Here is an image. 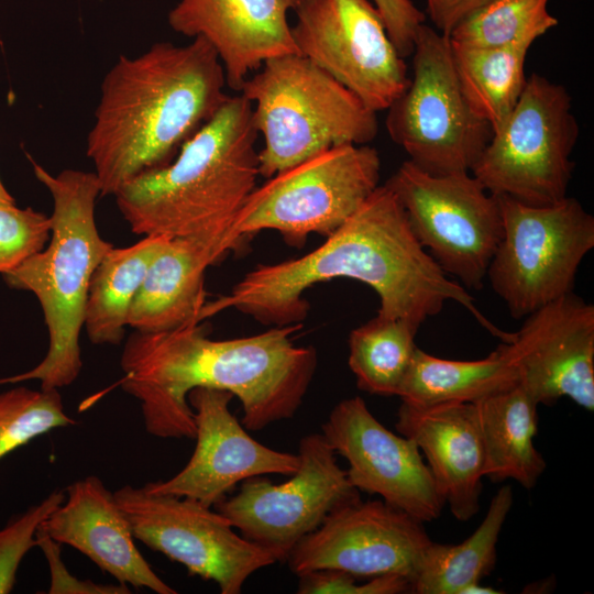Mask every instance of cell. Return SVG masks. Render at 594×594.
Segmentation results:
<instances>
[{"instance_id": "6da1fadb", "label": "cell", "mask_w": 594, "mask_h": 594, "mask_svg": "<svg viewBox=\"0 0 594 594\" xmlns=\"http://www.w3.org/2000/svg\"><path fill=\"white\" fill-rule=\"evenodd\" d=\"M340 277L370 286L380 298L377 315L418 329L449 300L460 304L481 326L488 322L465 287L449 279L417 240L386 185L378 186L320 246L297 258L257 265L230 294L206 302L200 319L233 308L264 324L300 323L309 310L302 294Z\"/></svg>"}, {"instance_id": "7a4b0ae2", "label": "cell", "mask_w": 594, "mask_h": 594, "mask_svg": "<svg viewBox=\"0 0 594 594\" xmlns=\"http://www.w3.org/2000/svg\"><path fill=\"white\" fill-rule=\"evenodd\" d=\"M299 323L251 337L212 340L195 323L156 333H132L120 365L124 392L141 404L147 433L195 439L187 397L197 387L230 392L241 402L242 424L258 431L292 418L317 369L312 346L294 345Z\"/></svg>"}, {"instance_id": "3957f363", "label": "cell", "mask_w": 594, "mask_h": 594, "mask_svg": "<svg viewBox=\"0 0 594 594\" xmlns=\"http://www.w3.org/2000/svg\"><path fill=\"white\" fill-rule=\"evenodd\" d=\"M222 64L202 37L186 45L157 42L121 55L106 74L86 154L101 196L164 166L230 96Z\"/></svg>"}, {"instance_id": "277c9868", "label": "cell", "mask_w": 594, "mask_h": 594, "mask_svg": "<svg viewBox=\"0 0 594 594\" xmlns=\"http://www.w3.org/2000/svg\"><path fill=\"white\" fill-rule=\"evenodd\" d=\"M257 139L252 103L240 94L229 96L172 162L116 193L131 231L199 240L224 255L243 246L231 230L260 176Z\"/></svg>"}, {"instance_id": "5b68a950", "label": "cell", "mask_w": 594, "mask_h": 594, "mask_svg": "<svg viewBox=\"0 0 594 594\" xmlns=\"http://www.w3.org/2000/svg\"><path fill=\"white\" fill-rule=\"evenodd\" d=\"M35 177L53 198L47 248L3 274L7 285L32 293L48 332V349L33 369L0 378V385L38 381L41 389H59L82 367L79 336L92 274L113 246L99 233L95 208L101 195L95 172L64 169L57 175L30 158Z\"/></svg>"}, {"instance_id": "8992f818", "label": "cell", "mask_w": 594, "mask_h": 594, "mask_svg": "<svg viewBox=\"0 0 594 594\" xmlns=\"http://www.w3.org/2000/svg\"><path fill=\"white\" fill-rule=\"evenodd\" d=\"M239 94L253 107L263 136L260 175L270 178L323 151L369 144L378 132L375 111L300 54L266 61Z\"/></svg>"}, {"instance_id": "52a82bcc", "label": "cell", "mask_w": 594, "mask_h": 594, "mask_svg": "<svg viewBox=\"0 0 594 594\" xmlns=\"http://www.w3.org/2000/svg\"><path fill=\"white\" fill-rule=\"evenodd\" d=\"M571 101L563 85L531 74L471 174L491 194L526 205L546 206L566 197L580 134Z\"/></svg>"}, {"instance_id": "ba28073f", "label": "cell", "mask_w": 594, "mask_h": 594, "mask_svg": "<svg viewBox=\"0 0 594 594\" xmlns=\"http://www.w3.org/2000/svg\"><path fill=\"white\" fill-rule=\"evenodd\" d=\"M380 177L374 147H331L256 186L237 215L232 234L245 242L262 230H275L297 248L311 233L327 238L359 210Z\"/></svg>"}, {"instance_id": "9c48e42d", "label": "cell", "mask_w": 594, "mask_h": 594, "mask_svg": "<svg viewBox=\"0 0 594 594\" xmlns=\"http://www.w3.org/2000/svg\"><path fill=\"white\" fill-rule=\"evenodd\" d=\"M410 56L413 77L386 109L391 139L424 172H471L493 131L463 95L449 37L424 23Z\"/></svg>"}, {"instance_id": "30bf717a", "label": "cell", "mask_w": 594, "mask_h": 594, "mask_svg": "<svg viewBox=\"0 0 594 594\" xmlns=\"http://www.w3.org/2000/svg\"><path fill=\"white\" fill-rule=\"evenodd\" d=\"M498 200L503 233L486 278L510 316L521 319L573 292L594 248V217L568 196L546 206Z\"/></svg>"}, {"instance_id": "8fae6325", "label": "cell", "mask_w": 594, "mask_h": 594, "mask_svg": "<svg viewBox=\"0 0 594 594\" xmlns=\"http://www.w3.org/2000/svg\"><path fill=\"white\" fill-rule=\"evenodd\" d=\"M384 185L443 272L463 287L481 289L503 233L498 197L471 172L433 175L408 160Z\"/></svg>"}, {"instance_id": "7c38bea8", "label": "cell", "mask_w": 594, "mask_h": 594, "mask_svg": "<svg viewBox=\"0 0 594 594\" xmlns=\"http://www.w3.org/2000/svg\"><path fill=\"white\" fill-rule=\"evenodd\" d=\"M322 433L301 438L300 465L285 483L254 476L241 482L234 496L213 507L240 535L286 562L294 547L337 509L361 499Z\"/></svg>"}, {"instance_id": "4fadbf2b", "label": "cell", "mask_w": 594, "mask_h": 594, "mask_svg": "<svg viewBox=\"0 0 594 594\" xmlns=\"http://www.w3.org/2000/svg\"><path fill=\"white\" fill-rule=\"evenodd\" d=\"M114 497L135 540L183 564L190 575L215 582L221 594H239L257 570L275 559L241 535L211 507L187 498L124 485Z\"/></svg>"}, {"instance_id": "5bb4252c", "label": "cell", "mask_w": 594, "mask_h": 594, "mask_svg": "<svg viewBox=\"0 0 594 594\" xmlns=\"http://www.w3.org/2000/svg\"><path fill=\"white\" fill-rule=\"evenodd\" d=\"M294 12L298 54L370 109L386 110L405 91L407 65L371 0H300Z\"/></svg>"}, {"instance_id": "9a60e30c", "label": "cell", "mask_w": 594, "mask_h": 594, "mask_svg": "<svg viewBox=\"0 0 594 594\" xmlns=\"http://www.w3.org/2000/svg\"><path fill=\"white\" fill-rule=\"evenodd\" d=\"M431 541L424 522L383 499H360L329 515L294 547L285 563L297 575L333 569L356 578L396 574L413 582Z\"/></svg>"}, {"instance_id": "2e32d148", "label": "cell", "mask_w": 594, "mask_h": 594, "mask_svg": "<svg viewBox=\"0 0 594 594\" xmlns=\"http://www.w3.org/2000/svg\"><path fill=\"white\" fill-rule=\"evenodd\" d=\"M349 463L351 484L380 495L421 522L436 520L444 503L418 446L385 428L355 396L338 403L321 432Z\"/></svg>"}, {"instance_id": "e0dca14e", "label": "cell", "mask_w": 594, "mask_h": 594, "mask_svg": "<svg viewBox=\"0 0 594 594\" xmlns=\"http://www.w3.org/2000/svg\"><path fill=\"white\" fill-rule=\"evenodd\" d=\"M499 349L538 405L594 410V306L573 292L529 314Z\"/></svg>"}, {"instance_id": "ac0fdd59", "label": "cell", "mask_w": 594, "mask_h": 594, "mask_svg": "<svg viewBox=\"0 0 594 594\" xmlns=\"http://www.w3.org/2000/svg\"><path fill=\"white\" fill-rule=\"evenodd\" d=\"M230 392L197 387L187 400L194 411L196 447L173 477L142 487L154 494L187 497L213 507L238 483L267 474L293 475L297 454L271 449L254 440L230 411Z\"/></svg>"}, {"instance_id": "d6986e66", "label": "cell", "mask_w": 594, "mask_h": 594, "mask_svg": "<svg viewBox=\"0 0 594 594\" xmlns=\"http://www.w3.org/2000/svg\"><path fill=\"white\" fill-rule=\"evenodd\" d=\"M300 0H178L168 13L174 32L205 38L217 53L230 89L274 57L298 54L288 13Z\"/></svg>"}, {"instance_id": "ffe728a7", "label": "cell", "mask_w": 594, "mask_h": 594, "mask_svg": "<svg viewBox=\"0 0 594 594\" xmlns=\"http://www.w3.org/2000/svg\"><path fill=\"white\" fill-rule=\"evenodd\" d=\"M38 529L56 542L77 549L121 584L157 594L177 593L143 558L114 493L96 475L70 483L64 502Z\"/></svg>"}, {"instance_id": "44dd1931", "label": "cell", "mask_w": 594, "mask_h": 594, "mask_svg": "<svg viewBox=\"0 0 594 594\" xmlns=\"http://www.w3.org/2000/svg\"><path fill=\"white\" fill-rule=\"evenodd\" d=\"M396 430L418 446L437 490L455 519L480 510L485 471L483 441L473 403L416 407L402 403Z\"/></svg>"}, {"instance_id": "7402d4cb", "label": "cell", "mask_w": 594, "mask_h": 594, "mask_svg": "<svg viewBox=\"0 0 594 594\" xmlns=\"http://www.w3.org/2000/svg\"><path fill=\"white\" fill-rule=\"evenodd\" d=\"M224 256L199 240L168 239L132 301L128 326L135 332L156 333L199 323L206 270Z\"/></svg>"}, {"instance_id": "603a6c76", "label": "cell", "mask_w": 594, "mask_h": 594, "mask_svg": "<svg viewBox=\"0 0 594 594\" xmlns=\"http://www.w3.org/2000/svg\"><path fill=\"white\" fill-rule=\"evenodd\" d=\"M474 404L485 455L484 477L513 480L530 490L547 463L534 444L538 404L517 384Z\"/></svg>"}, {"instance_id": "cb8c5ba5", "label": "cell", "mask_w": 594, "mask_h": 594, "mask_svg": "<svg viewBox=\"0 0 594 594\" xmlns=\"http://www.w3.org/2000/svg\"><path fill=\"white\" fill-rule=\"evenodd\" d=\"M517 384L499 346L472 361L442 359L417 348L397 396L416 407L475 403Z\"/></svg>"}, {"instance_id": "d4e9b609", "label": "cell", "mask_w": 594, "mask_h": 594, "mask_svg": "<svg viewBox=\"0 0 594 594\" xmlns=\"http://www.w3.org/2000/svg\"><path fill=\"white\" fill-rule=\"evenodd\" d=\"M167 238L146 235L125 248L112 246L95 270L85 308L84 328L94 344H119L129 311L148 266Z\"/></svg>"}, {"instance_id": "484cf974", "label": "cell", "mask_w": 594, "mask_h": 594, "mask_svg": "<svg viewBox=\"0 0 594 594\" xmlns=\"http://www.w3.org/2000/svg\"><path fill=\"white\" fill-rule=\"evenodd\" d=\"M512 506L513 490L504 485L491 499L482 522L464 541H431L421 556L411 593L461 594L468 585L480 583L494 569L497 541Z\"/></svg>"}, {"instance_id": "4316f807", "label": "cell", "mask_w": 594, "mask_h": 594, "mask_svg": "<svg viewBox=\"0 0 594 594\" xmlns=\"http://www.w3.org/2000/svg\"><path fill=\"white\" fill-rule=\"evenodd\" d=\"M451 47L468 103L493 132L496 131L513 111L526 86L525 62L531 45L472 47L451 42Z\"/></svg>"}, {"instance_id": "83f0119b", "label": "cell", "mask_w": 594, "mask_h": 594, "mask_svg": "<svg viewBox=\"0 0 594 594\" xmlns=\"http://www.w3.org/2000/svg\"><path fill=\"white\" fill-rule=\"evenodd\" d=\"M418 328L409 322L376 315L349 336V367L361 391L397 396L411 364Z\"/></svg>"}, {"instance_id": "f1b7e54d", "label": "cell", "mask_w": 594, "mask_h": 594, "mask_svg": "<svg viewBox=\"0 0 594 594\" xmlns=\"http://www.w3.org/2000/svg\"><path fill=\"white\" fill-rule=\"evenodd\" d=\"M550 0H490L464 18L448 36L454 44L472 47L532 45L557 26Z\"/></svg>"}, {"instance_id": "f546056e", "label": "cell", "mask_w": 594, "mask_h": 594, "mask_svg": "<svg viewBox=\"0 0 594 594\" xmlns=\"http://www.w3.org/2000/svg\"><path fill=\"white\" fill-rule=\"evenodd\" d=\"M58 389L15 386L0 393V460L53 429L76 425Z\"/></svg>"}, {"instance_id": "4dcf8cb0", "label": "cell", "mask_w": 594, "mask_h": 594, "mask_svg": "<svg viewBox=\"0 0 594 594\" xmlns=\"http://www.w3.org/2000/svg\"><path fill=\"white\" fill-rule=\"evenodd\" d=\"M52 219L31 207L0 201V274L20 266L51 238Z\"/></svg>"}, {"instance_id": "1f68e13d", "label": "cell", "mask_w": 594, "mask_h": 594, "mask_svg": "<svg viewBox=\"0 0 594 594\" xmlns=\"http://www.w3.org/2000/svg\"><path fill=\"white\" fill-rule=\"evenodd\" d=\"M64 499L65 492L54 491L0 528V594L13 590L21 561L37 546L38 527Z\"/></svg>"}, {"instance_id": "d6a6232c", "label": "cell", "mask_w": 594, "mask_h": 594, "mask_svg": "<svg viewBox=\"0 0 594 594\" xmlns=\"http://www.w3.org/2000/svg\"><path fill=\"white\" fill-rule=\"evenodd\" d=\"M298 594H402L411 593V582L402 575L385 574L358 583L356 576L340 570L322 569L297 575Z\"/></svg>"}, {"instance_id": "836d02e7", "label": "cell", "mask_w": 594, "mask_h": 594, "mask_svg": "<svg viewBox=\"0 0 594 594\" xmlns=\"http://www.w3.org/2000/svg\"><path fill=\"white\" fill-rule=\"evenodd\" d=\"M37 546L44 552L51 571L50 594H128L124 584H100L90 580H79L72 575L61 557V543L53 540L42 530L36 531Z\"/></svg>"}, {"instance_id": "e575fe53", "label": "cell", "mask_w": 594, "mask_h": 594, "mask_svg": "<svg viewBox=\"0 0 594 594\" xmlns=\"http://www.w3.org/2000/svg\"><path fill=\"white\" fill-rule=\"evenodd\" d=\"M403 58L409 57L426 15L410 0H371Z\"/></svg>"}, {"instance_id": "d590c367", "label": "cell", "mask_w": 594, "mask_h": 594, "mask_svg": "<svg viewBox=\"0 0 594 594\" xmlns=\"http://www.w3.org/2000/svg\"><path fill=\"white\" fill-rule=\"evenodd\" d=\"M490 0H427V12L438 32L449 36L470 13Z\"/></svg>"}, {"instance_id": "8d00e7d4", "label": "cell", "mask_w": 594, "mask_h": 594, "mask_svg": "<svg viewBox=\"0 0 594 594\" xmlns=\"http://www.w3.org/2000/svg\"><path fill=\"white\" fill-rule=\"evenodd\" d=\"M0 201L15 202L0 179Z\"/></svg>"}]
</instances>
